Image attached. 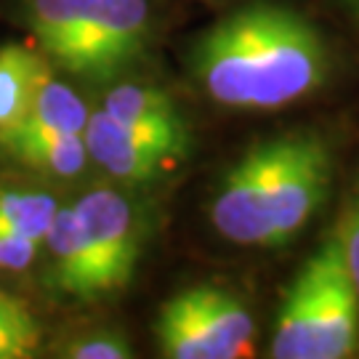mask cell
I'll return each mask as SVG.
<instances>
[{"mask_svg":"<svg viewBox=\"0 0 359 359\" xmlns=\"http://www.w3.org/2000/svg\"><path fill=\"white\" fill-rule=\"evenodd\" d=\"M154 335L168 359H240L253 354L256 320L237 293L192 285L160 306Z\"/></svg>","mask_w":359,"mask_h":359,"instance_id":"obj_4","label":"cell"},{"mask_svg":"<svg viewBox=\"0 0 359 359\" xmlns=\"http://www.w3.org/2000/svg\"><path fill=\"white\" fill-rule=\"evenodd\" d=\"M359 351V293L335 226L295 274L274 322V359H346Z\"/></svg>","mask_w":359,"mask_h":359,"instance_id":"obj_3","label":"cell"},{"mask_svg":"<svg viewBox=\"0 0 359 359\" xmlns=\"http://www.w3.org/2000/svg\"><path fill=\"white\" fill-rule=\"evenodd\" d=\"M333 187V149L317 130L250 147L221 176L210 224L240 248H283L320 213Z\"/></svg>","mask_w":359,"mask_h":359,"instance_id":"obj_2","label":"cell"},{"mask_svg":"<svg viewBox=\"0 0 359 359\" xmlns=\"http://www.w3.org/2000/svg\"><path fill=\"white\" fill-rule=\"evenodd\" d=\"M346 6H348V8H351V11H354V13H357V16H359V0H346Z\"/></svg>","mask_w":359,"mask_h":359,"instance_id":"obj_18","label":"cell"},{"mask_svg":"<svg viewBox=\"0 0 359 359\" xmlns=\"http://www.w3.org/2000/svg\"><path fill=\"white\" fill-rule=\"evenodd\" d=\"M40 240L11 234V231H0V269L6 271H22L29 269L38 258Z\"/></svg>","mask_w":359,"mask_h":359,"instance_id":"obj_16","label":"cell"},{"mask_svg":"<svg viewBox=\"0 0 359 359\" xmlns=\"http://www.w3.org/2000/svg\"><path fill=\"white\" fill-rule=\"evenodd\" d=\"M0 147L13 160L53 176H77L90 160L83 133H53L22 123L0 130Z\"/></svg>","mask_w":359,"mask_h":359,"instance_id":"obj_9","label":"cell"},{"mask_svg":"<svg viewBox=\"0 0 359 359\" xmlns=\"http://www.w3.org/2000/svg\"><path fill=\"white\" fill-rule=\"evenodd\" d=\"M102 109L136 128L189 133V126L176 107L173 96L149 83H120L104 96Z\"/></svg>","mask_w":359,"mask_h":359,"instance_id":"obj_11","label":"cell"},{"mask_svg":"<svg viewBox=\"0 0 359 359\" xmlns=\"http://www.w3.org/2000/svg\"><path fill=\"white\" fill-rule=\"evenodd\" d=\"M197 86L229 109L269 112L311 96L327 77V46L304 13L250 3L197 38L189 53Z\"/></svg>","mask_w":359,"mask_h":359,"instance_id":"obj_1","label":"cell"},{"mask_svg":"<svg viewBox=\"0 0 359 359\" xmlns=\"http://www.w3.org/2000/svg\"><path fill=\"white\" fill-rule=\"evenodd\" d=\"M96 0H29L27 16L40 51L56 65L75 72L77 56L88 32Z\"/></svg>","mask_w":359,"mask_h":359,"instance_id":"obj_8","label":"cell"},{"mask_svg":"<svg viewBox=\"0 0 359 359\" xmlns=\"http://www.w3.org/2000/svg\"><path fill=\"white\" fill-rule=\"evenodd\" d=\"M51 77L48 56L22 43L0 46V130L16 126L29 112L38 90Z\"/></svg>","mask_w":359,"mask_h":359,"instance_id":"obj_10","label":"cell"},{"mask_svg":"<svg viewBox=\"0 0 359 359\" xmlns=\"http://www.w3.org/2000/svg\"><path fill=\"white\" fill-rule=\"evenodd\" d=\"M338 234H341V245H344V258H346L348 274H351L354 287H357L359 293V189L354 192L346 213H344L341 224H338Z\"/></svg>","mask_w":359,"mask_h":359,"instance_id":"obj_17","label":"cell"},{"mask_svg":"<svg viewBox=\"0 0 359 359\" xmlns=\"http://www.w3.org/2000/svg\"><path fill=\"white\" fill-rule=\"evenodd\" d=\"M59 203L48 192L38 189H0V231H11L32 240H46L56 218Z\"/></svg>","mask_w":359,"mask_h":359,"instance_id":"obj_13","label":"cell"},{"mask_svg":"<svg viewBox=\"0 0 359 359\" xmlns=\"http://www.w3.org/2000/svg\"><path fill=\"white\" fill-rule=\"evenodd\" d=\"M83 139L88 157L104 173L128 187H144L163 179L168 168L189 154L192 133L136 128L99 107L90 112Z\"/></svg>","mask_w":359,"mask_h":359,"instance_id":"obj_6","label":"cell"},{"mask_svg":"<svg viewBox=\"0 0 359 359\" xmlns=\"http://www.w3.org/2000/svg\"><path fill=\"white\" fill-rule=\"evenodd\" d=\"M88 117V107L83 104V99L77 96L75 90L65 86V83L48 77L43 83V88L38 90L29 112L19 123L29 126V128L53 130V133H86Z\"/></svg>","mask_w":359,"mask_h":359,"instance_id":"obj_12","label":"cell"},{"mask_svg":"<svg viewBox=\"0 0 359 359\" xmlns=\"http://www.w3.org/2000/svg\"><path fill=\"white\" fill-rule=\"evenodd\" d=\"M43 341V325L27 301L0 290V359L35 357Z\"/></svg>","mask_w":359,"mask_h":359,"instance_id":"obj_14","label":"cell"},{"mask_svg":"<svg viewBox=\"0 0 359 359\" xmlns=\"http://www.w3.org/2000/svg\"><path fill=\"white\" fill-rule=\"evenodd\" d=\"M62 357L69 359H130L133 357V346L123 333H90L83 335L77 341H69L62 348Z\"/></svg>","mask_w":359,"mask_h":359,"instance_id":"obj_15","label":"cell"},{"mask_svg":"<svg viewBox=\"0 0 359 359\" xmlns=\"http://www.w3.org/2000/svg\"><path fill=\"white\" fill-rule=\"evenodd\" d=\"M149 38L152 11L147 0H96L75 75L93 80L117 75L147 51Z\"/></svg>","mask_w":359,"mask_h":359,"instance_id":"obj_7","label":"cell"},{"mask_svg":"<svg viewBox=\"0 0 359 359\" xmlns=\"http://www.w3.org/2000/svg\"><path fill=\"white\" fill-rule=\"evenodd\" d=\"M88 261L90 304L126 290L144 250V216L126 192L99 187L75 205Z\"/></svg>","mask_w":359,"mask_h":359,"instance_id":"obj_5","label":"cell"}]
</instances>
